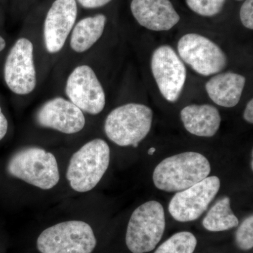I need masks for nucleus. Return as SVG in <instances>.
Masks as SVG:
<instances>
[{
	"label": "nucleus",
	"instance_id": "nucleus-28",
	"mask_svg": "<svg viewBox=\"0 0 253 253\" xmlns=\"http://www.w3.org/2000/svg\"><path fill=\"white\" fill-rule=\"evenodd\" d=\"M237 1H243V0H237Z\"/></svg>",
	"mask_w": 253,
	"mask_h": 253
},
{
	"label": "nucleus",
	"instance_id": "nucleus-7",
	"mask_svg": "<svg viewBox=\"0 0 253 253\" xmlns=\"http://www.w3.org/2000/svg\"><path fill=\"white\" fill-rule=\"evenodd\" d=\"M177 51L181 59L202 76L217 74L227 65L224 51L206 37L196 33L181 37L178 42Z\"/></svg>",
	"mask_w": 253,
	"mask_h": 253
},
{
	"label": "nucleus",
	"instance_id": "nucleus-22",
	"mask_svg": "<svg viewBox=\"0 0 253 253\" xmlns=\"http://www.w3.org/2000/svg\"><path fill=\"white\" fill-rule=\"evenodd\" d=\"M253 0H245L240 10V19L244 27L253 29Z\"/></svg>",
	"mask_w": 253,
	"mask_h": 253
},
{
	"label": "nucleus",
	"instance_id": "nucleus-10",
	"mask_svg": "<svg viewBox=\"0 0 253 253\" xmlns=\"http://www.w3.org/2000/svg\"><path fill=\"white\" fill-rule=\"evenodd\" d=\"M220 186V179L217 176H211L188 189L176 192L169 202V214L179 222L196 220L216 197Z\"/></svg>",
	"mask_w": 253,
	"mask_h": 253
},
{
	"label": "nucleus",
	"instance_id": "nucleus-13",
	"mask_svg": "<svg viewBox=\"0 0 253 253\" xmlns=\"http://www.w3.org/2000/svg\"><path fill=\"white\" fill-rule=\"evenodd\" d=\"M36 121L42 127L66 134H76L85 126L84 113L65 98H53L44 103L36 113Z\"/></svg>",
	"mask_w": 253,
	"mask_h": 253
},
{
	"label": "nucleus",
	"instance_id": "nucleus-26",
	"mask_svg": "<svg viewBox=\"0 0 253 253\" xmlns=\"http://www.w3.org/2000/svg\"><path fill=\"white\" fill-rule=\"evenodd\" d=\"M6 41H5V40L2 37L0 36V52L4 49V48L6 47Z\"/></svg>",
	"mask_w": 253,
	"mask_h": 253
},
{
	"label": "nucleus",
	"instance_id": "nucleus-25",
	"mask_svg": "<svg viewBox=\"0 0 253 253\" xmlns=\"http://www.w3.org/2000/svg\"><path fill=\"white\" fill-rule=\"evenodd\" d=\"M244 118L245 121L248 123L253 124V101L251 99L246 105V109L244 113Z\"/></svg>",
	"mask_w": 253,
	"mask_h": 253
},
{
	"label": "nucleus",
	"instance_id": "nucleus-21",
	"mask_svg": "<svg viewBox=\"0 0 253 253\" xmlns=\"http://www.w3.org/2000/svg\"><path fill=\"white\" fill-rule=\"evenodd\" d=\"M236 244L240 250L249 251L253 247V216L245 219L236 232Z\"/></svg>",
	"mask_w": 253,
	"mask_h": 253
},
{
	"label": "nucleus",
	"instance_id": "nucleus-24",
	"mask_svg": "<svg viewBox=\"0 0 253 253\" xmlns=\"http://www.w3.org/2000/svg\"><path fill=\"white\" fill-rule=\"evenodd\" d=\"M8 126L9 125H8L7 119L2 113L0 106V141L2 140L6 136L8 131Z\"/></svg>",
	"mask_w": 253,
	"mask_h": 253
},
{
	"label": "nucleus",
	"instance_id": "nucleus-9",
	"mask_svg": "<svg viewBox=\"0 0 253 253\" xmlns=\"http://www.w3.org/2000/svg\"><path fill=\"white\" fill-rule=\"evenodd\" d=\"M68 100L83 113L99 114L106 105V94L94 70L87 65H81L68 76L65 86Z\"/></svg>",
	"mask_w": 253,
	"mask_h": 253
},
{
	"label": "nucleus",
	"instance_id": "nucleus-23",
	"mask_svg": "<svg viewBox=\"0 0 253 253\" xmlns=\"http://www.w3.org/2000/svg\"><path fill=\"white\" fill-rule=\"evenodd\" d=\"M85 9H96L109 4L112 0H76Z\"/></svg>",
	"mask_w": 253,
	"mask_h": 253
},
{
	"label": "nucleus",
	"instance_id": "nucleus-8",
	"mask_svg": "<svg viewBox=\"0 0 253 253\" xmlns=\"http://www.w3.org/2000/svg\"><path fill=\"white\" fill-rule=\"evenodd\" d=\"M4 79L10 90L17 95L29 94L36 89L34 45L28 38H19L9 50L5 60Z\"/></svg>",
	"mask_w": 253,
	"mask_h": 253
},
{
	"label": "nucleus",
	"instance_id": "nucleus-15",
	"mask_svg": "<svg viewBox=\"0 0 253 253\" xmlns=\"http://www.w3.org/2000/svg\"><path fill=\"white\" fill-rule=\"evenodd\" d=\"M180 116L186 130L201 137L215 135L221 125L220 113L212 105H189L181 110Z\"/></svg>",
	"mask_w": 253,
	"mask_h": 253
},
{
	"label": "nucleus",
	"instance_id": "nucleus-16",
	"mask_svg": "<svg viewBox=\"0 0 253 253\" xmlns=\"http://www.w3.org/2000/svg\"><path fill=\"white\" fill-rule=\"evenodd\" d=\"M246 78L238 73H217L206 83V89L213 102L224 108L239 104L246 85Z\"/></svg>",
	"mask_w": 253,
	"mask_h": 253
},
{
	"label": "nucleus",
	"instance_id": "nucleus-6",
	"mask_svg": "<svg viewBox=\"0 0 253 253\" xmlns=\"http://www.w3.org/2000/svg\"><path fill=\"white\" fill-rule=\"evenodd\" d=\"M96 246L90 225L80 220L49 226L37 240V248L41 253H91Z\"/></svg>",
	"mask_w": 253,
	"mask_h": 253
},
{
	"label": "nucleus",
	"instance_id": "nucleus-12",
	"mask_svg": "<svg viewBox=\"0 0 253 253\" xmlns=\"http://www.w3.org/2000/svg\"><path fill=\"white\" fill-rule=\"evenodd\" d=\"M78 16L76 0H55L48 10L43 28L46 51L55 54L63 49Z\"/></svg>",
	"mask_w": 253,
	"mask_h": 253
},
{
	"label": "nucleus",
	"instance_id": "nucleus-5",
	"mask_svg": "<svg viewBox=\"0 0 253 253\" xmlns=\"http://www.w3.org/2000/svg\"><path fill=\"white\" fill-rule=\"evenodd\" d=\"M166 229L165 211L161 203L148 201L131 214L126 242L132 253L151 252L159 244Z\"/></svg>",
	"mask_w": 253,
	"mask_h": 253
},
{
	"label": "nucleus",
	"instance_id": "nucleus-3",
	"mask_svg": "<svg viewBox=\"0 0 253 253\" xmlns=\"http://www.w3.org/2000/svg\"><path fill=\"white\" fill-rule=\"evenodd\" d=\"M9 175L43 190L59 183V166L54 154L36 146L23 148L15 153L6 166Z\"/></svg>",
	"mask_w": 253,
	"mask_h": 253
},
{
	"label": "nucleus",
	"instance_id": "nucleus-27",
	"mask_svg": "<svg viewBox=\"0 0 253 253\" xmlns=\"http://www.w3.org/2000/svg\"><path fill=\"white\" fill-rule=\"evenodd\" d=\"M156 149H155V148H151V149L149 150V151H148V154H149V155H153L154 154L155 152H156Z\"/></svg>",
	"mask_w": 253,
	"mask_h": 253
},
{
	"label": "nucleus",
	"instance_id": "nucleus-2",
	"mask_svg": "<svg viewBox=\"0 0 253 253\" xmlns=\"http://www.w3.org/2000/svg\"><path fill=\"white\" fill-rule=\"evenodd\" d=\"M109 144L101 139L86 143L73 154L69 161L66 178L74 191L87 192L102 179L110 163Z\"/></svg>",
	"mask_w": 253,
	"mask_h": 253
},
{
	"label": "nucleus",
	"instance_id": "nucleus-20",
	"mask_svg": "<svg viewBox=\"0 0 253 253\" xmlns=\"http://www.w3.org/2000/svg\"><path fill=\"white\" fill-rule=\"evenodd\" d=\"M188 6L200 16L211 17L221 12L226 0H186Z\"/></svg>",
	"mask_w": 253,
	"mask_h": 253
},
{
	"label": "nucleus",
	"instance_id": "nucleus-19",
	"mask_svg": "<svg viewBox=\"0 0 253 253\" xmlns=\"http://www.w3.org/2000/svg\"><path fill=\"white\" fill-rule=\"evenodd\" d=\"M197 239L192 233L180 231L163 242L154 253H194Z\"/></svg>",
	"mask_w": 253,
	"mask_h": 253
},
{
	"label": "nucleus",
	"instance_id": "nucleus-4",
	"mask_svg": "<svg viewBox=\"0 0 253 253\" xmlns=\"http://www.w3.org/2000/svg\"><path fill=\"white\" fill-rule=\"evenodd\" d=\"M153 117L154 112L146 105H122L108 115L104 131L110 140L118 146L136 147L151 130Z\"/></svg>",
	"mask_w": 253,
	"mask_h": 253
},
{
	"label": "nucleus",
	"instance_id": "nucleus-1",
	"mask_svg": "<svg viewBox=\"0 0 253 253\" xmlns=\"http://www.w3.org/2000/svg\"><path fill=\"white\" fill-rule=\"evenodd\" d=\"M211 166L204 155L194 151L166 158L153 173L155 186L166 192H179L209 176Z\"/></svg>",
	"mask_w": 253,
	"mask_h": 253
},
{
	"label": "nucleus",
	"instance_id": "nucleus-17",
	"mask_svg": "<svg viewBox=\"0 0 253 253\" xmlns=\"http://www.w3.org/2000/svg\"><path fill=\"white\" fill-rule=\"evenodd\" d=\"M106 21V16L99 14L83 18L76 23L70 38L73 51L81 54L90 49L102 36Z\"/></svg>",
	"mask_w": 253,
	"mask_h": 253
},
{
	"label": "nucleus",
	"instance_id": "nucleus-11",
	"mask_svg": "<svg viewBox=\"0 0 253 253\" xmlns=\"http://www.w3.org/2000/svg\"><path fill=\"white\" fill-rule=\"evenodd\" d=\"M151 66L160 92L169 102H175L186 80V68L181 58L170 46H161L153 53Z\"/></svg>",
	"mask_w": 253,
	"mask_h": 253
},
{
	"label": "nucleus",
	"instance_id": "nucleus-18",
	"mask_svg": "<svg viewBox=\"0 0 253 253\" xmlns=\"http://www.w3.org/2000/svg\"><path fill=\"white\" fill-rule=\"evenodd\" d=\"M239 224V219L231 210L229 197L218 201L203 220L205 229L212 232L229 230L237 227Z\"/></svg>",
	"mask_w": 253,
	"mask_h": 253
},
{
	"label": "nucleus",
	"instance_id": "nucleus-14",
	"mask_svg": "<svg viewBox=\"0 0 253 253\" xmlns=\"http://www.w3.org/2000/svg\"><path fill=\"white\" fill-rule=\"evenodd\" d=\"M130 9L139 24L151 31H169L180 20L169 0H132Z\"/></svg>",
	"mask_w": 253,
	"mask_h": 253
}]
</instances>
